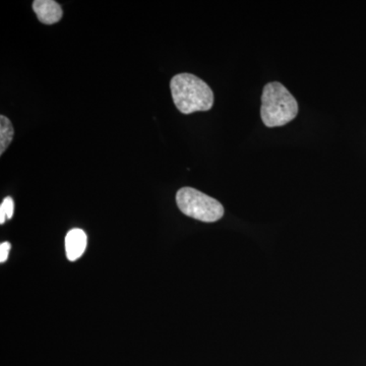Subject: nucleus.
I'll list each match as a JSON object with an SVG mask.
<instances>
[{
    "label": "nucleus",
    "mask_w": 366,
    "mask_h": 366,
    "mask_svg": "<svg viewBox=\"0 0 366 366\" xmlns=\"http://www.w3.org/2000/svg\"><path fill=\"white\" fill-rule=\"evenodd\" d=\"M9 250H11V244L9 242H2L0 244V262H6Z\"/></svg>",
    "instance_id": "6e6552de"
},
{
    "label": "nucleus",
    "mask_w": 366,
    "mask_h": 366,
    "mask_svg": "<svg viewBox=\"0 0 366 366\" xmlns=\"http://www.w3.org/2000/svg\"><path fill=\"white\" fill-rule=\"evenodd\" d=\"M14 203L11 197H6L2 202L1 207H0V223L4 224L6 222V219H11L14 216Z\"/></svg>",
    "instance_id": "0eeeda50"
},
{
    "label": "nucleus",
    "mask_w": 366,
    "mask_h": 366,
    "mask_svg": "<svg viewBox=\"0 0 366 366\" xmlns=\"http://www.w3.org/2000/svg\"><path fill=\"white\" fill-rule=\"evenodd\" d=\"M171 95L183 114L209 112L214 104V93L208 84L192 74H179L170 81Z\"/></svg>",
    "instance_id": "f257e3e1"
},
{
    "label": "nucleus",
    "mask_w": 366,
    "mask_h": 366,
    "mask_svg": "<svg viewBox=\"0 0 366 366\" xmlns=\"http://www.w3.org/2000/svg\"><path fill=\"white\" fill-rule=\"evenodd\" d=\"M178 208L184 215L202 222H216L224 215L222 204L192 187H183L177 194Z\"/></svg>",
    "instance_id": "7ed1b4c3"
},
{
    "label": "nucleus",
    "mask_w": 366,
    "mask_h": 366,
    "mask_svg": "<svg viewBox=\"0 0 366 366\" xmlns=\"http://www.w3.org/2000/svg\"><path fill=\"white\" fill-rule=\"evenodd\" d=\"M14 127L9 118L1 115L0 117V155L9 148L14 139Z\"/></svg>",
    "instance_id": "423d86ee"
},
{
    "label": "nucleus",
    "mask_w": 366,
    "mask_h": 366,
    "mask_svg": "<svg viewBox=\"0 0 366 366\" xmlns=\"http://www.w3.org/2000/svg\"><path fill=\"white\" fill-rule=\"evenodd\" d=\"M33 9L39 21L45 25H53L61 20V6L54 0H35Z\"/></svg>",
    "instance_id": "20e7f679"
},
{
    "label": "nucleus",
    "mask_w": 366,
    "mask_h": 366,
    "mask_svg": "<svg viewBox=\"0 0 366 366\" xmlns=\"http://www.w3.org/2000/svg\"><path fill=\"white\" fill-rule=\"evenodd\" d=\"M86 249V234L81 229H72L66 234V252L69 261L74 262L84 254Z\"/></svg>",
    "instance_id": "39448f33"
},
{
    "label": "nucleus",
    "mask_w": 366,
    "mask_h": 366,
    "mask_svg": "<svg viewBox=\"0 0 366 366\" xmlns=\"http://www.w3.org/2000/svg\"><path fill=\"white\" fill-rule=\"evenodd\" d=\"M297 114V101L285 86L278 81H272L264 86L261 117L266 127H283L292 122Z\"/></svg>",
    "instance_id": "f03ea898"
}]
</instances>
